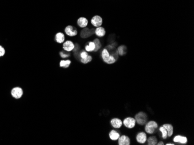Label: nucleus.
Here are the masks:
<instances>
[{
  "label": "nucleus",
  "instance_id": "nucleus-1",
  "mask_svg": "<svg viewBox=\"0 0 194 145\" xmlns=\"http://www.w3.org/2000/svg\"><path fill=\"white\" fill-rule=\"evenodd\" d=\"M101 56L103 61L107 64H113L116 61V60L114 58V57L112 55H110L108 50L105 48H104L101 50Z\"/></svg>",
  "mask_w": 194,
  "mask_h": 145
},
{
  "label": "nucleus",
  "instance_id": "nucleus-2",
  "mask_svg": "<svg viewBox=\"0 0 194 145\" xmlns=\"http://www.w3.org/2000/svg\"><path fill=\"white\" fill-rule=\"evenodd\" d=\"M95 27L94 26L90 27H85L83 28L80 31V37L82 39H87L92 37V35L95 34Z\"/></svg>",
  "mask_w": 194,
  "mask_h": 145
},
{
  "label": "nucleus",
  "instance_id": "nucleus-3",
  "mask_svg": "<svg viewBox=\"0 0 194 145\" xmlns=\"http://www.w3.org/2000/svg\"><path fill=\"white\" fill-rule=\"evenodd\" d=\"M23 90L21 87L15 86L13 87L11 90V96L15 99H19L23 95Z\"/></svg>",
  "mask_w": 194,
  "mask_h": 145
},
{
  "label": "nucleus",
  "instance_id": "nucleus-4",
  "mask_svg": "<svg viewBox=\"0 0 194 145\" xmlns=\"http://www.w3.org/2000/svg\"><path fill=\"white\" fill-rule=\"evenodd\" d=\"M64 33H65L66 35L69 37H73L78 35L79 31L77 28L73 27V26L68 25L64 28Z\"/></svg>",
  "mask_w": 194,
  "mask_h": 145
},
{
  "label": "nucleus",
  "instance_id": "nucleus-5",
  "mask_svg": "<svg viewBox=\"0 0 194 145\" xmlns=\"http://www.w3.org/2000/svg\"><path fill=\"white\" fill-rule=\"evenodd\" d=\"M158 127L157 123L155 121H150L145 125V130L149 134H152L155 132L156 129Z\"/></svg>",
  "mask_w": 194,
  "mask_h": 145
},
{
  "label": "nucleus",
  "instance_id": "nucleus-6",
  "mask_svg": "<svg viewBox=\"0 0 194 145\" xmlns=\"http://www.w3.org/2000/svg\"><path fill=\"white\" fill-rule=\"evenodd\" d=\"M135 120L138 124L143 126L147 123L148 120V116L145 113L141 112L138 113L135 116Z\"/></svg>",
  "mask_w": 194,
  "mask_h": 145
},
{
  "label": "nucleus",
  "instance_id": "nucleus-7",
  "mask_svg": "<svg viewBox=\"0 0 194 145\" xmlns=\"http://www.w3.org/2000/svg\"><path fill=\"white\" fill-rule=\"evenodd\" d=\"M90 23L95 28L101 27L103 24V19L102 17L99 15H95L91 18Z\"/></svg>",
  "mask_w": 194,
  "mask_h": 145
},
{
  "label": "nucleus",
  "instance_id": "nucleus-8",
  "mask_svg": "<svg viewBox=\"0 0 194 145\" xmlns=\"http://www.w3.org/2000/svg\"><path fill=\"white\" fill-rule=\"evenodd\" d=\"M136 121L134 118L128 117L125 118L123 121L124 126L128 128H133L136 126Z\"/></svg>",
  "mask_w": 194,
  "mask_h": 145
},
{
  "label": "nucleus",
  "instance_id": "nucleus-9",
  "mask_svg": "<svg viewBox=\"0 0 194 145\" xmlns=\"http://www.w3.org/2000/svg\"><path fill=\"white\" fill-rule=\"evenodd\" d=\"M62 48L66 52H72L75 49V44L71 40H66L62 44Z\"/></svg>",
  "mask_w": 194,
  "mask_h": 145
},
{
  "label": "nucleus",
  "instance_id": "nucleus-10",
  "mask_svg": "<svg viewBox=\"0 0 194 145\" xmlns=\"http://www.w3.org/2000/svg\"><path fill=\"white\" fill-rule=\"evenodd\" d=\"M89 23H90V21H89L88 20L84 17H80L77 20V24L81 28L87 27Z\"/></svg>",
  "mask_w": 194,
  "mask_h": 145
},
{
  "label": "nucleus",
  "instance_id": "nucleus-11",
  "mask_svg": "<svg viewBox=\"0 0 194 145\" xmlns=\"http://www.w3.org/2000/svg\"><path fill=\"white\" fill-rule=\"evenodd\" d=\"M55 41L59 44H62L65 41V35L63 32H58L55 35Z\"/></svg>",
  "mask_w": 194,
  "mask_h": 145
},
{
  "label": "nucleus",
  "instance_id": "nucleus-12",
  "mask_svg": "<svg viewBox=\"0 0 194 145\" xmlns=\"http://www.w3.org/2000/svg\"><path fill=\"white\" fill-rule=\"evenodd\" d=\"M106 32L104 27H96L95 30V35L98 38H102L106 35Z\"/></svg>",
  "mask_w": 194,
  "mask_h": 145
},
{
  "label": "nucleus",
  "instance_id": "nucleus-13",
  "mask_svg": "<svg viewBox=\"0 0 194 145\" xmlns=\"http://www.w3.org/2000/svg\"><path fill=\"white\" fill-rule=\"evenodd\" d=\"M118 143L119 145H130V139L127 136L122 135L118 139Z\"/></svg>",
  "mask_w": 194,
  "mask_h": 145
},
{
  "label": "nucleus",
  "instance_id": "nucleus-14",
  "mask_svg": "<svg viewBox=\"0 0 194 145\" xmlns=\"http://www.w3.org/2000/svg\"><path fill=\"white\" fill-rule=\"evenodd\" d=\"M136 140L137 142L139 143H141V144L145 143L147 140V134L144 132H140L139 134H137L136 136Z\"/></svg>",
  "mask_w": 194,
  "mask_h": 145
},
{
  "label": "nucleus",
  "instance_id": "nucleus-15",
  "mask_svg": "<svg viewBox=\"0 0 194 145\" xmlns=\"http://www.w3.org/2000/svg\"><path fill=\"white\" fill-rule=\"evenodd\" d=\"M111 124L113 128H120L122 126L123 123L120 119L117 118H114L111 120Z\"/></svg>",
  "mask_w": 194,
  "mask_h": 145
},
{
  "label": "nucleus",
  "instance_id": "nucleus-16",
  "mask_svg": "<svg viewBox=\"0 0 194 145\" xmlns=\"http://www.w3.org/2000/svg\"><path fill=\"white\" fill-rule=\"evenodd\" d=\"M173 141L176 143H180L182 144H186L188 142V139L187 137L181 136V135H177L176 136L174 139Z\"/></svg>",
  "mask_w": 194,
  "mask_h": 145
},
{
  "label": "nucleus",
  "instance_id": "nucleus-17",
  "mask_svg": "<svg viewBox=\"0 0 194 145\" xmlns=\"http://www.w3.org/2000/svg\"><path fill=\"white\" fill-rule=\"evenodd\" d=\"M95 44V49L94 50V52H96L99 51L100 49H102V44L101 42L100 41V40L98 38H95L93 41H92Z\"/></svg>",
  "mask_w": 194,
  "mask_h": 145
},
{
  "label": "nucleus",
  "instance_id": "nucleus-18",
  "mask_svg": "<svg viewBox=\"0 0 194 145\" xmlns=\"http://www.w3.org/2000/svg\"><path fill=\"white\" fill-rule=\"evenodd\" d=\"M109 136L112 140H118L120 135L117 131L115 130H112L109 134Z\"/></svg>",
  "mask_w": 194,
  "mask_h": 145
},
{
  "label": "nucleus",
  "instance_id": "nucleus-19",
  "mask_svg": "<svg viewBox=\"0 0 194 145\" xmlns=\"http://www.w3.org/2000/svg\"><path fill=\"white\" fill-rule=\"evenodd\" d=\"M72 64L71 60H61L59 62V66L63 68H68Z\"/></svg>",
  "mask_w": 194,
  "mask_h": 145
},
{
  "label": "nucleus",
  "instance_id": "nucleus-20",
  "mask_svg": "<svg viewBox=\"0 0 194 145\" xmlns=\"http://www.w3.org/2000/svg\"><path fill=\"white\" fill-rule=\"evenodd\" d=\"M95 44L93 41H90L84 47V49L88 53H91L94 52L95 49Z\"/></svg>",
  "mask_w": 194,
  "mask_h": 145
},
{
  "label": "nucleus",
  "instance_id": "nucleus-21",
  "mask_svg": "<svg viewBox=\"0 0 194 145\" xmlns=\"http://www.w3.org/2000/svg\"><path fill=\"white\" fill-rule=\"evenodd\" d=\"M162 126H163L168 131V136L170 137L173 134V127L172 124H165Z\"/></svg>",
  "mask_w": 194,
  "mask_h": 145
},
{
  "label": "nucleus",
  "instance_id": "nucleus-22",
  "mask_svg": "<svg viewBox=\"0 0 194 145\" xmlns=\"http://www.w3.org/2000/svg\"><path fill=\"white\" fill-rule=\"evenodd\" d=\"M60 57H61V58H68L70 57H71V52H66L65 50H64L63 49L61 51L59 52V53Z\"/></svg>",
  "mask_w": 194,
  "mask_h": 145
},
{
  "label": "nucleus",
  "instance_id": "nucleus-23",
  "mask_svg": "<svg viewBox=\"0 0 194 145\" xmlns=\"http://www.w3.org/2000/svg\"><path fill=\"white\" fill-rule=\"evenodd\" d=\"M126 50H127V48L124 45H121V46H119L117 49V52H118L119 54L121 56H123L125 54Z\"/></svg>",
  "mask_w": 194,
  "mask_h": 145
},
{
  "label": "nucleus",
  "instance_id": "nucleus-24",
  "mask_svg": "<svg viewBox=\"0 0 194 145\" xmlns=\"http://www.w3.org/2000/svg\"><path fill=\"white\" fill-rule=\"evenodd\" d=\"M148 141V145H155L157 143V139L155 136H151L147 140Z\"/></svg>",
  "mask_w": 194,
  "mask_h": 145
},
{
  "label": "nucleus",
  "instance_id": "nucleus-25",
  "mask_svg": "<svg viewBox=\"0 0 194 145\" xmlns=\"http://www.w3.org/2000/svg\"><path fill=\"white\" fill-rule=\"evenodd\" d=\"M92 60V56L91 54H88V56L85 58H81L80 62L83 64H87L90 63Z\"/></svg>",
  "mask_w": 194,
  "mask_h": 145
},
{
  "label": "nucleus",
  "instance_id": "nucleus-26",
  "mask_svg": "<svg viewBox=\"0 0 194 145\" xmlns=\"http://www.w3.org/2000/svg\"><path fill=\"white\" fill-rule=\"evenodd\" d=\"M159 131L161 133V136H162L163 139H166L168 136V131H167L166 129L163 126H161L159 128Z\"/></svg>",
  "mask_w": 194,
  "mask_h": 145
},
{
  "label": "nucleus",
  "instance_id": "nucleus-27",
  "mask_svg": "<svg viewBox=\"0 0 194 145\" xmlns=\"http://www.w3.org/2000/svg\"><path fill=\"white\" fill-rule=\"evenodd\" d=\"M5 53H6V50L5 48L1 45H0V57H4L5 55Z\"/></svg>",
  "mask_w": 194,
  "mask_h": 145
},
{
  "label": "nucleus",
  "instance_id": "nucleus-28",
  "mask_svg": "<svg viewBox=\"0 0 194 145\" xmlns=\"http://www.w3.org/2000/svg\"><path fill=\"white\" fill-rule=\"evenodd\" d=\"M88 54H89L87 52H86L85 50H83L81 52V53L80 54V57L81 58H85L88 56Z\"/></svg>",
  "mask_w": 194,
  "mask_h": 145
},
{
  "label": "nucleus",
  "instance_id": "nucleus-29",
  "mask_svg": "<svg viewBox=\"0 0 194 145\" xmlns=\"http://www.w3.org/2000/svg\"><path fill=\"white\" fill-rule=\"evenodd\" d=\"M157 144V145H163L164 144V143H163V142H162V141H160V142H157V144Z\"/></svg>",
  "mask_w": 194,
  "mask_h": 145
},
{
  "label": "nucleus",
  "instance_id": "nucleus-30",
  "mask_svg": "<svg viewBox=\"0 0 194 145\" xmlns=\"http://www.w3.org/2000/svg\"><path fill=\"white\" fill-rule=\"evenodd\" d=\"M166 145H174V144L171 143H168L166 144Z\"/></svg>",
  "mask_w": 194,
  "mask_h": 145
}]
</instances>
